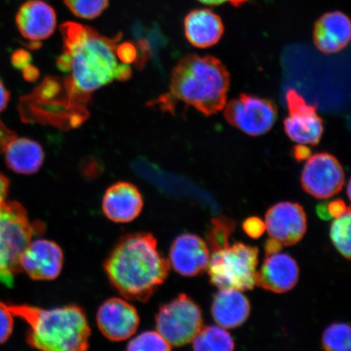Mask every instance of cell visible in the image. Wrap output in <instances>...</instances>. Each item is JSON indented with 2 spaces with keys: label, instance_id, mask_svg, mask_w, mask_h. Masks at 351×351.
<instances>
[{
  "label": "cell",
  "instance_id": "1",
  "mask_svg": "<svg viewBox=\"0 0 351 351\" xmlns=\"http://www.w3.org/2000/svg\"><path fill=\"white\" fill-rule=\"evenodd\" d=\"M60 32L64 45L57 68L63 76L44 79L21 99L19 110L25 122L69 130L89 117L88 105L95 91L130 78L132 69L118 52L121 34L109 38L73 21L61 25Z\"/></svg>",
  "mask_w": 351,
  "mask_h": 351
},
{
  "label": "cell",
  "instance_id": "2",
  "mask_svg": "<svg viewBox=\"0 0 351 351\" xmlns=\"http://www.w3.org/2000/svg\"><path fill=\"white\" fill-rule=\"evenodd\" d=\"M169 261L161 256L157 241L151 234L124 237L105 262L110 282L123 297L130 300L146 302L169 271Z\"/></svg>",
  "mask_w": 351,
  "mask_h": 351
},
{
  "label": "cell",
  "instance_id": "3",
  "mask_svg": "<svg viewBox=\"0 0 351 351\" xmlns=\"http://www.w3.org/2000/svg\"><path fill=\"white\" fill-rule=\"evenodd\" d=\"M230 86V73L216 57L186 56L173 70L169 93L156 104L172 112L174 104L182 103L212 116L225 107Z\"/></svg>",
  "mask_w": 351,
  "mask_h": 351
},
{
  "label": "cell",
  "instance_id": "4",
  "mask_svg": "<svg viewBox=\"0 0 351 351\" xmlns=\"http://www.w3.org/2000/svg\"><path fill=\"white\" fill-rule=\"evenodd\" d=\"M8 307L14 317L28 324L27 342L32 348L46 351H81L89 348L90 329L84 311L80 307Z\"/></svg>",
  "mask_w": 351,
  "mask_h": 351
},
{
  "label": "cell",
  "instance_id": "5",
  "mask_svg": "<svg viewBox=\"0 0 351 351\" xmlns=\"http://www.w3.org/2000/svg\"><path fill=\"white\" fill-rule=\"evenodd\" d=\"M38 229L20 204L4 201L0 204V282L5 287L14 284L21 254Z\"/></svg>",
  "mask_w": 351,
  "mask_h": 351
},
{
  "label": "cell",
  "instance_id": "6",
  "mask_svg": "<svg viewBox=\"0 0 351 351\" xmlns=\"http://www.w3.org/2000/svg\"><path fill=\"white\" fill-rule=\"evenodd\" d=\"M258 250L236 243L213 252L208 266L210 284L219 289L251 291L256 285Z\"/></svg>",
  "mask_w": 351,
  "mask_h": 351
},
{
  "label": "cell",
  "instance_id": "7",
  "mask_svg": "<svg viewBox=\"0 0 351 351\" xmlns=\"http://www.w3.org/2000/svg\"><path fill=\"white\" fill-rule=\"evenodd\" d=\"M156 326L171 346L179 348L190 343L203 328V313L195 301L182 293L160 307Z\"/></svg>",
  "mask_w": 351,
  "mask_h": 351
},
{
  "label": "cell",
  "instance_id": "8",
  "mask_svg": "<svg viewBox=\"0 0 351 351\" xmlns=\"http://www.w3.org/2000/svg\"><path fill=\"white\" fill-rule=\"evenodd\" d=\"M223 109L230 125L252 137L267 134L278 119V108L273 101L247 94L232 99Z\"/></svg>",
  "mask_w": 351,
  "mask_h": 351
},
{
  "label": "cell",
  "instance_id": "9",
  "mask_svg": "<svg viewBox=\"0 0 351 351\" xmlns=\"http://www.w3.org/2000/svg\"><path fill=\"white\" fill-rule=\"evenodd\" d=\"M304 190L319 199H327L341 191L345 172L335 156L326 152L315 154L306 160L301 175Z\"/></svg>",
  "mask_w": 351,
  "mask_h": 351
},
{
  "label": "cell",
  "instance_id": "10",
  "mask_svg": "<svg viewBox=\"0 0 351 351\" xmlns=\"http://www.w3.org/2000/svg\"><path fill=\"white\" fill-rule=\"evenodd\" d=\"M288 117L284 120V130L288 137L298 144L317 146L324 133L322 117L317 107L306 102L295 89L285 94Z\"/></svg>",
  "mask_w": 351,
  "mask_h": 351
},
{
  "label": "cell",
  "instance_id": "11",
  "mask_svg": "<svg viewBox=\"0 0 351 351\" xmlns=\"http://www.w3.org/2000/svg\"><path fill=\"white\" fill-rule=\"evenodd\" d=\"M64 254L54 241L39 239L30 241L20 258V269L30 278L51 280L62 270Z\"/></svg>",
  "mask_w": 351,
  "mask_h": 351
},
{
  "label": "cell",
  "instance_id": "12",
  "mask_svg": "<svg viewBox=\"0 0 351 351\" xmlns=\"http://www.w3.org/2000/svg\"><path fill=\"white\" fill-rule=\"evenodd\" d=\"M96 322L107 339L121 341L130 339L139 326L138 311L129 302L112 298L99 306Z\"/></svg>",
  "mask_w": 351,
  "mask_h": 351
},
{
  "label": "cell",
  "instance_id": "13",
  "mask_svg": "<svg viewBox=\"0 0 351 351\" xmlns=\"http://www.w3.org/2000/svg\"><path fill=\"white\" fill-rule=\"evenodd\" d=\"M265 226L271 238L284 245H293L300 241L306 234V215L300 204L282 202L267 210Z\"/></svg>",
  "mask_w": 351,
  "mask_h": 351
},
{
  "label": "cell",
  "instance_id": "14",
  "mask_svg": "<svg viewBox=\"0 0 351 351\" xmlns=\"http://www.w3.org/2000/svg\"><path fill=\"white\" fill-rule=\"evenodd\" d=\"M57 24L54 8L43 0H29L20 7L16 15V25L20 34L32 45L49 38Z\"/></svg>",
  "mask_w": 351,
  "mask_h": 351
},
{
  "label": "cell",
  "instance_id": "15",
  "mask_svg": "<svg viewBox=\"0 0 351 351\" xmlns=\"http://www.w3.org/2000/svg\"><path fill=\"white\" fill-rule=\"evenodd\" d=\"M210 260L207 243L199 236L184 234L176 239L169 252V265L178 274L195 276L207 269Z\"/></svg>",
  "mask_w": 351,
  "mask_h": 351
},
{
  "label": "cell",
  "instance_id": "16",
  "mask_svg": "<svg viewBox=\"0 0 351 351\" xmlns=\"http://www.w3.org/2000/svg\"><path fill=\"white\" fill-rule=\"evenodd\" d=\"M300 267L295 258L287 254L265 256L260 271H256V285L266 291L282 293L295 287Z\"/></svg>",
  "mask_w": 351,
  "mask_h": 351
},
{
  "label": "cell",
  "instance_id": "17",
  "mask_svg": "<svg viewBox=\"0 0 351 351\" xmlns=\"http://www.w3.org/2000/svg\"><path fill=\"white\" fill-rule=\"evenodd\" d=\"M143 208V196L133 184L117 182L105 192L102 208L110 221L116 223L133 221L141 213Z\"/></svg>",
  "mask_w": 351,
  "mask_h": 351
},
{
  "label": "cell",
  "instance_id": "18",
  "mask_svg": "<svg viewBox=\"0 0 351 351\" xmlns=\"http://www.w3.org/2000/svg\"><path fill=\"white\" fill-rule=\"evenodd\" d=\"M350 34L349 17L339 11L330 12L315 22L313 41L319 51L335 54L348 45Z\"/></svg>",
  "mask_w": 351,
  "mask_h": 351
},
{
  "label": "cell",
  "instance_id": "19",
  "mask_svg": "<svg viewBox=\"0 0 351 351\" xmlns=\"http://www.w3.org/2000/svg\"><path fill=\"white\" fill-rule=\"evenodd\" d=\"M184 32L191 45L204 49L221 40L225 27L217 13L208 8H201L188 13L184 21Z\"/></svg>",
  "mask_w": 351,
  "mask_h": 351
},
{
  "label": "cell",
  "instance_id": "20",
  "mask_svg": "<svg viewBox=\"0 0 351 351\" xmlns=\"http://www.w3.org/2000/svg\"><path fill=\"white\" fill-rule=\"evenodd\" d=\"M212 315L215 322L225 328H234L243 324L251 313L248 298L234 289H219L214 296Z\"/></svg>",
  "mask_w": 351,
  "mask_h": 351
},
{
  "label": "cell",
  "instance_id": "21",
  "mask_svg": "<svg viewBox=\"0 0 351 351\" xmlns=\"http://www.w3.org/2000/svg\"><path fill=\"white\" fill-rule=\"evenodd\" d=\"M8 169L16 173L30 175L38 172L43 164L44 155L41 145L25 138H12L4 151Z\"/></svg>",
  "mask_w": 351,
  "mask_h": 351
},
{
  "label": "cell",
  "instance_id": "22",
  "mask_svg": "<svg viewBox=\"0 0 351 351\" xmlns=\"http://www.w3.org/2000/svg\"><path fill=\"white\" fill-rule=\"evenodd\" d=\"M192 341L195 350L230 351L235 348L230 333L218 326H203Z\"/></svg>",
  "mask_w": 351,
  "mask_h": 351
},
{
  "label": "cell",
  "instance_id": "23",
  "mask_svg": "<svg viewBox=\"0 0 351 351\" xmlns=\"http://www.w3.org/2000/svg\"><path fill=\"white\" fill-rule=\"evenodd\" d=\"M235 228L236 222L226 217L221 216L212 219L206 238L213 252L230 245L229 240Z\"/></svg>",
  "mask_w": 351,
  "mask_h": 351
},
{
  "label": "cell",
  "instance_id": "24",
  "mask_svg": "<svg viewBox=\"0 0 351 351\" xmlns=\"http://www.w3.org/2000/svg\"><path fill=\"white\" fill-rule=\"evenodd\" d=\"M350 327L348 324L335 323L326 329L322 336V348L328 351H350Z\"/></svg>",
  "mask_w": 351,
  "mask_h": 351
},
{
  "label": "cell",
  "instance_id": "25",
  "mask_svg": "<svg viewBox=\"0 0 351 351\" xmlns=\"http://www.w3.org/2000/svg\"><path fill=\"white\" fill-rule=\"evenodd\" d=\"M330 238L335 247L346 260L350 258V209L336 218L330 228Z\"/></svg>",
  "mask_w": 351,
  "mask_h": 351
},
{
  "label": "cell",
  "instance_id": "26",
  "mask_svg": "<svg viewBox=\"0 0 351 351\" xmlns=\"http://www.w3.org/2000/svg\"><path fill=\"white\" fill-rule=\"evenodd\" d=\"M64 3L79 19L93 20L106 10L109 0H64Z\"/></svg>",
  "mask_w": 351,
  "mask_h": 351
},
{
  "label": "cell",
  "instance_id": "27",
  "mask_svg": "<svg viewBox=\"0 0 351 351\" xmlns=\"http://www.w3.org/2000/svg\"><path fill=\"white\" fill-rule=\"evenodd\" d=\"M172 348L168 342L157 331H146L140 333L130 341L127 350L133 351H165Z\"/></svg>",
  "mask_w": 351,
  "mask_h": 351
},
{
  "label": "cell",
  "instance_id": "28",
  "mask_svg": "<svg viewBox=\"0 0 351 351\" xmlns=\"http://www.w3.org/2000/svg\"><path fill=\"white\" fill-rule=\"evenodd\" d=\"M8 305L0 302V344L4 343L12 335L14 320Z\"/></svg>",
  "mask_w": 351,
  "mask_h": 351
},
{
  "label": "cell",
  "instance_id": "29",
  "mask_svg": "<svg viewBox=\"0 0 351 351\" xmlns=\"http://www.w3.org/2000/svg\"><path fill=\"white\" fill-rule=\"evenodd\" d=\"M243 229L249 237L256 239L261 238L265 232L266 226L261 219L252 217L245 219L243 223Z\"/></svg>",
  "mask_w": 351,
  "mask_h": 351
},
{
  "label": "cell",
  "instance_id": "30",
  "mask_svg": "<svg viewBox=\"0 0 351 351\" xmlns=\"http://www.w3.org/2000/svg\"><path fill=\"white\" fill-rule=\"evenodd\" d=\"M350 209L342 199H337L327 204V210L331 218H339Z\"/></svg>",
  "mask_w": 351,
  "mask_h": 351
},
{
  "label": "cell",
  "instance_id": "31",
  "mask_svg": "<svg viewBox=\"0 0 351 351\" xmlns=\"http://www.w3.org/2000/svg\"><path fill=\"white\" fill-rule=\"evenodd\" d=\"M32 60L28 52L25 51H17L12 55V64L17 69H27L30 66L29 61Z\"/></svg>",
  "mask_w": 351,
  "mask_h": 351
},
{
  "label": "cell",
  "instance_id": "32",
  "mask_svg": "<svg viewBox=\"0 0 351 351\" xmlns=\"http://www.w3.org/2000/svg\"><path fill=\"white\" fill-rule=\"evenodd\" d=\"M16 137L14 132L7 128L1 121H0V153L4 151L8 143L12 138Z\"/></svg>",
  "mask_w": 351,
  "mask_h": 351
},
{
  "label": "cell",
  "instance_id": "33",
  "mask_svg": "<svg viewBox=\"0 0 351 351\" xmlns=\"http://www.w3.org/2000/svg\"><path fill=\"white\" fill-rule=\"evenodd\" d=\"M293 156L298 161H304L311 156V152L308 147L306 145L298 144L297 146L293 148Z\"/></svg>",
  "mask_w": 351,
  "mask_h": 351
},
{
  "label": "cell",
  "instance_id": "34",
  "mask_svg": "<svg viewBox=\"0 0 351 351\" xmlns=\"http://www.w3.org/2000/svg\"><path fill=\"white\" fill-rule=\"evenodd\" d=\"M282 248V244L280 243L279 241L271 238L267 240L265 244V256H270V254L278 253Z\"/></svg>",
  "mask_w": 351,
  "mask_h": 351
},
{
  "label": "cell",
  "instance_id": "35",
  "mask_svg": "<svg viewBox=\"0 0 351 351\" xmlns=\"http://www.w3.org/2000/svg\"><path fill=\"white\" fill-rule=\"evenodd\" d=\"M197 1L208 6H217L225 3H230L232 6L239 7L247 0H197Z\"/></svg>",
  "mask_w": 351,
  "mask_h": 351
},
{
  "label": "cell",
  "instance_id": "36",
  "mask_svg": "<svg viewBox=\"0 0 351 351\" xmlns=\"http://www.w3.org/2000/svg\"><path fill=\"white\" fill-rule=\"evenodd\" d=\"M10 99V91L7 90L3 83L0 81V112L6 108L8 101Z\"/></svg>",
  "mask_w": 351,
  "mask_h": 351
},
{
  "label": "cell",
  "instance_id": "37",
  "mask_svg": "<svg viewBox=\"0 0 351 351\" xmlns=\"http://www.w3.org/2000/svg\"><path fill=\"white\" fill-rule=\"evenodd\" d=\"M8 190H10V181L5 176L0 173V204L5 201Z\"/></svg>",
  "mask_w": 351,
  "mask_h": 351
},
{
  "label": "cell",
  "instance_id": "38",
  "mask_svg": "<svg viewBox=\"0 0 351 351\" xmlns=\"http://www.w3.org/2000/svg\"><path fill=\"white\" fill-rule=\"evenodd\" d=\"M317 214L319 217L323 219H330L331 217L329 216L327 210V204H322L317 206Z\"/></svg>",
  "mask_w": 351,
  "mask_h": 351
},
{
  "label": "cell",
  "instance_id": "39",
  "mask_svg": "<svg viewBox=\"0 0 351 351\" xmlns=\"http://www.w3.org/2000/svg\"><path fill=\"white\" fill-rule=\"evenodd\" d=\"M348 196L349 199H350V182H348Z\"/></svg>",
  "mask_w": 351,
  "mask_h": 351
}]
</instances>
